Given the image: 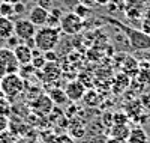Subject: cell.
Segmentation results:
<instances>
[{"instance_id": "1", "label": "cell", "mask_w": 150, "mask_h": 143, "mask_svg": "<svg viewBox=\"0 0 150 143\" xmlns=\"http://www.w3.org/2000/svg\"><path fill=\"white\" fill-rule=\"evenodd\" d=\"M111 26L117 27L125 36L128 38V42L131 45L132 50L135 51H146V50H150V35L144 33L143 30L140 29H134V27H129V26L123 24L122 21H119L117 18H111V17H107L105 18Z\"/></svg>"}, {"instance_id": "2", "label": "cell", "mask_w": 150, "mask_h": 143, "mask_svg": "<svg viewBox=\"0 0 150 143\" xmlns=\"http://www.w3.org/2000/svg\"><path fill=\"white\" fill-rule=\"evenodd\" d=\"M60 27H50V26H42L35 33V44L36 48L41 50L42 53L50 50H54L60 41Z\"/></svg>"}, {"instance_id": "3", "label": "cell", "mask_w": 150, "mask_h": 143, "mask_svg": "<svg viewBox=\"0 0 150 143\" xmlns=\"http://www.w3.org/2000/svg\"><path fill=\"white\" fill-rule=\"evenodd\" d=\"M24 87H26V82L18 74H6L2 77V86H0V94L5 95L8 99H15L18 95L23 94Z\"/></svg>"}, {"instance_id": "4", "label": "cell", "mask_w": 150, "mask_h": 143, "mask_svg": "<svg viewBox=\"0 0 150 143\" xmlns=\"http://www.w3.org/2000/svg\"><path fill=\"white\" fill-rule=\"evenodd\" d=\"M59 27L66 35H78L84 27V20L81 17H78L74 11L63 12V17H62V21H60Z\"/></svg>"}, {"instance_id": "5", "label": "cell", "mask_w": 150, "mask_h": 143, "mask_svg": "<svg viewBox=\"0 0 150 143\" xmlns=\"http://www.w3.org/2000/svg\"><path fill=\"white\" fill-rule=\"evenodd\" d=\"M20 69V63L15 59L14 51L8 47L0 48V77L6 74H15Z\"/></svg>"}, {"instance_id": "6", "label": "cell", "mask_w": 150, "mask_h": 143, "mask_svg": "<svg viewBox=\"0 0 150 143\" xmlns=\"http://www.w3.org/2000/svg\"><path fill=\"white\" fill-rule=\"evenodd\" d=\"M36 30H38V27L29 18H18L17 21H14V35L21 42L33 38Z\"/></svg>"}, {"instance_id": "7", "label": "cell", "mask_w": 150, "mask_h": 143, "mask_svg": "<svg viewBox=\"0 0 150 143\" xmlns=\"http://www.w3.org/2000/svg\"><path fill=\"white\" fill-rule=\"evenodd\" d=\"M36 74L44 80V83H56L62 77V68L56 62H47L45 66L41 71H36Z\"/></svg>"}, {"instance_id": "8", "label": "cell", "mask_w": 150, "mask_h": 143, "mask_svg": "<svg viewBox=\"0 0 150 143\" xmlns=\"http://www.w3.org/2000/svg\"><path fill=\"white\" fill-rule=\"evenodd\" d=\"M65 92H66V97L71 102H78L83 99L84 94H86V86L81 80H71L66 87H65Z\"/></svg>"}, {"instance_id": "9", "label": "cell", "mask_w": 150, "mask_h": 143, "mask_svg": "<svg viewBox=\"0 0 150 143\" xmlns=\"http://www.w3.org/2000/svg\"><path fill=\"white\" fill-rule=\"evenodd\" d=\"M32 109L36 112V113H39V114H48V113H51L53 109H54V104L51 101V98L47 95H39L32 104Z\"/></svg>"}, {"instance_id": "10", "label": "cell", "mask_w": 150, "mask_h": 143, "mask_svg": "<svg viewBox=\"0 0 150 143\" xmlns=\"http://www.w3.org/2000/svg\"><path fill=\"white\" fill-rule=\"evenodd\" d=\"M36 27H42V26L47 24V20H48V11L41 8V6H33L30 11H29V17H27Z\"/></svg>"}, {"instance_id": "11", "label": "cell", "mask_w": 150, "mask_h": 143, "mask_svg": "<svg viewBox=\"0 0 150 143\" xmlns=\"http://www.w3.org/2000/svg\"><path fill=\"white\" fill-rule=\"evenodd\" d=\"M12 51H14L15 59L18 60L20 66L21 65H29L32 62V48L29 45H26L24 42H20Z\"/></svg>"}, {"instance_id": "12", "label": "cell", "mask_w": 150, "mask_h": 143, "mask_svg": "<svg viewBox=\"0 0 150 143\" xmlns=\"http://www.w3.org/2000/svg\"><path fill=\"white\" fill-rule=\"evenodd\" d=\"M149 142H150L149 134H147V131L143 127H134V128H131L126 143H149Z\"/></svg>"}, {"instance_id": "13", "label": "cell", "mask_w": 150, "mask_h": 143, "mask_svg": "<svg viewBox=\"0 0 150 143\" xmlns=\"http://www.w3.org/2000/svg\"><path fill=\"white\" fill-rule=\"evenodd\" d=\"M129 131H131V128H129L128 125L112 124V125L110 127V129H108V134H110V137H112V139L126 142V140H128V136H129Z\"/></svg>"}, {"instance_id": "14", "label": "cell", "mask_w": 150, "mask_h": 143, "mask_svg": "<svg viewBox=\"0 0 150 143\" xmlns=\"http://www.w3.org/2000/svg\"><path fill=\"white\" fill-rule=\"evenodd\" d=\"M14 35V20L0 15V39H8Z\"/></svg>"}, {"instance_id": "15", "label": "cell", "mask_w": 150, "mask_h": 143, "mask_svg": "<svg viewBox=\"0 0 150 143\" xmlns=\"http://www.w3.org/2000/svg\"><path fill=\"white\" fill-rule=\"evenodd\" d=\"M48 97L51 98L53 104H56V106H65V104L69 101L68 97H66V92L65 89L62 87H53L48 90Z\"/></svg>"}, {"instance_id": "16", "label": "cell", "mask_w": 150, "mask_h": 143, "mask_svg": "<svg viewBox=\"0 0 150 143\" xmlns=\"http://www.w3.org/2000/svg\"><path fill=\"white\" fill-rule=\"evenodd\" d=\"M62 17H63V11L53 6L48 11V20H47L45 26H50V27H59L60 21H62Z\"/></svg>"}, {"instance_id": "17", "label": "cell", "mask_w": 150, "mask_h": 143, "mask_svg": "<svg viewBox=\"0 0 150 143\" xmlns=\"http://www.w3.org/2000/svg\"><path fill=\"white\" fill-rule=\"evenodd\" d=\"M125 12L128 17L134 15H141V9H140V2L138 0H131V2H125Z\"/></svg>"}, {"instance_id": "18", "label": "cell", "mask_w": 150, "mask_h": 143, "mask_svg": "<svg viewBox=\"0 0 150 143\" xmlns=\"http://www.w3.org/2000/svg\"><path fill=\"white\" fill-rule=\"evenodd\" d=\"M12 113V104L11 99H8L5 95H0V116L9 118Z\"/></svg>"}, {"instance_id": "19", "label": "cell", "mask_w": 150, "mask_h": 143, "mask_svg": "<svg viewBox=\"0 0 150 143\" xmlns=\"http://www.w3.org/2000/svg\"><path fill=\"white\" fill-rule=\"evenodd\" d=\"M0 15L6 17V18H11V20L14 18V17H17V15H15L14 5L8 3V2H2V3H0Z\"/></svg>"}, {"instance_id": "20", "label": "cell", "mask_w": 150, "mask_h": 143, "mask_svg": "<svg viewBox=\"0 0 150 143\" xmlns=\"http://www.w3.org/2000/svg\"><path fill=\"white\" fill-rule=\"evenodd\" d=\"M129 122V116L125 112H116L112 114V124H119V125H128Z\"/></svg>"}, {"instance_id": "21", "label": "cell", "mask_w": 150, "mask_h": 143, "mask_svg": "<svg viewBox=\"0 0 150 143\" xmlns=\"http://www.w3.org/2000/svg\"><path fill=\"white\" fill-rule=\"evenodd\" d=\"M83 101H84L89 107L96 106L98 101H99V99H98V94H96V92H92V90H89V92L86 90V94H84V97H83Z\"/></svg>"}, {"instance_id": "22", "label": "cell", "mask_w": 150, "mask_h": 143, "mask_svg": "<svg viewBox=\"0 0 150 143\" xmlns=\"http://www.w3.org/2000/svg\"><path fill=\"white\" fill-rule=\"evenodd\" d=\"M90 11H92V8H89V6H86V5H81V3H77V6L74 8V12L77 14L78 17H81L83 20L84 18H87L89 17V14H90Z\"/></svg>"}, {"instance_id": "23", "label": "cell", "mask_w": 150, "mask_h": 143, "mask_svg": "<svg viewBox=\"0 0 150 143\" xmlns=\"http://www.w3.org/2000/svg\"><path fill=\"white\" fill-rule=\"evenodd\" d=\"M45 63H47V60H45L44 54H39V56L32 57V62H30V65H32L36 71H41V69L45 66Z\"/></svg>"}, {"instance_id": "24", "label": "cell", "mask_w": 150, "mask_h": 143, "mask_svg": "<svg viewBox=\"0 0 150 143\" xmlns=\"http://www.w3.org/2000/svg\"><path fill=\"white\" fill-rule=\"evenodd\" d=\"M0 143H14V136H12V133H9L8 129L3 131L0 134Z\"/></svg>"}, {"instance_id": "25", "label": "cell", "mask_w": 150, "mask_h": 143, "mask_svg": "<svg viewBox=\"0 0 150 143\" xmlns=\"http://www.w3.org/2000/svg\"><path fill=\"white\" fill-rule=\"evenodd\" d=\"M6 44H8V45H6L8 48L14 50V48H15V47H17V45L20 44V39H18V38H17L15 35H12V36H9L8 39H6Z\"/></svg>"}, {"instance_id": "26", "label": "cell", "mask_w": 150, "mask_h": 143, "mask_svg": "<svg viewBox=\"0 0 150 143\" xmlns=\"http://www.w3.org/2000/svg\"><path fill=\"white\" fill-rule=\"evenodd\" d=\"M14 9H15V15H23L26 12V5H24V2H17L14 3Z\"/></svg>"}, {"instance_id": "27", "label": "cell", "mask_w": 150, "mask_h": 143, "mask_svg": "<svg viewBox=\"0 0 150 143\" xmlns=\"http://www.w3.org/2000/svg\"><path fill=\"white\" fill-rule=\"evenodd\" d=\"M36 5L47 9V11H50L53 8V0H36Z\"/></svg>"}, {"instance_id": "28", "label": "cell", "mask_w": 150, "mask_h": 143, "mask_svg": "<svg viewBox=\"0 0 150 143\" xmlns=\"http://www.w3.org/2000/svg\"><path fill=\"white\" fill-rule=\"evenodd\" d=\"M44 57H45L47 62H56V60H57V54H56V51H54V50L45 51V53H44Z\"/></svg>"}, {"instance_id": "29", "label": "cell", "mask_w": 150, "mask_h": 143, "mask_svg": "<svg viewBox=\"0 0 150 143\" xmlns=\"http://www.w3.org/2000/svg\"><path fill=\"white\" fill-rule=\"evenodd\" d=\"M9 128V118H5V116H0V134Z\"/></svg>"}, {"instance_id": "30", "label": "cell", "mask_w": 150, "mask_h": 143, "mask_svg": "<svg viewBox=\"0 0 150 143\" xmlns=\"http://www.w3.org/2000/svg\"><path fill=\"white\" fill-rule=\"evenodd\" d=\"M54 143H74V140H72L71 136L63 134V136H59V137L54 140Z\"/></svg>"}, {"instance_id": "31", "label": "cell", "mask_w": 150, "mask_h": 143, "mask_svg": "<svg viewBox=\"0 0 150 143\" xmlns=\"http://www.w3.org/2000/svg\"><path fill=\"white\" fill-rule=\"evenodd\" d=\"M141 24H143V32L150 35V15H147V18H144Z\"/></svg>"}, {"instance_id": "32", "label": "cell", "mask_w": 150, "mask_h": 143, "mask_svg": "<svg viewBox=\"0 0 150 143\" xmlns=\"http://www.w3.org/2000/svg\"><path fill=\"white\" fill-rule=\"evenodd\" d=\"M107 139H104L102 136H93L89 142H86V143H105Z\"/></svg>"}, {"instance_id": "33", "label": "cell", "mask_w": 150, "mask_h": 143, "mask_svg": "<svg viewBox=\"0 0 150 143\" xmlns=\"http://www.w3.org/2000/svg\"><path fill=\"white\" fill-rule=\"evenodd\" d=\"M78 3H81V5H86V6H89V8H92L93 5H95V0H77Z\"/></svg>"}, {"instance_id": "34", "label": "cell", "mask_w": 150, "mask_h": 143, "mask_svg": "<svg viewBox=\"0 0 150 143\" xmlns=\"http://www.w3.org/2000/svg\"><path fill=\"white\" fill-rule=\"evenodd\" d=\"M111 0H95V5H99V6H107Z\"/></svg>"}, {"instance_id": "35", "label": "cell", "mask_w": 150, "mask_h": 143, "mask_svg": "<svg viewBox=\"0 0 150 143\" xmlns=\"http://www.w3.org/2000/svg\"><path fill=\"white\" fill-rule=\"evenodd\" d=\"M105 143H126V142H122V140H117V139H112V137H108L105 140Z\"/></svg>"}, {"instance_id": "36", "label": "cell", "mask_w": 150, "mask_h": 143, "mask_svg": "<svg viewBox=\"0 0 150 143\" xmlns=\"http://www.w3.org/2000/svg\"><path fill=\"white\" fill-rule=\"evenodd\" d=\"M3 2H8V3H12V5H14V3H17V2H21V0H3Z\"/></svg>"}, {"instance_id": "37", "label": "cell", "mask_w": 150, "mask_h": 143, "mask_svg": "<svg viewBox=\"0 0 150 143\" xmlns=\"http://www.w3.org/2000/svg\"><path fill=\"white\" fill-rule=\"evenodd\" d=\"M0 86H2V77H0Z\"/></svg>"}, {"instance_id": "38", "label": "cell", "mask_w": 150, "mask_h": 143, "mask_svg": "<svg viewBox=\"0 0 150 143\" xmlns=\"http://www.w3.org/2000/svg\"><path fill=\"white\" fill-rule=\"evenodd\" d=\"M2 2H3V0H0V3H2Z\"/></svg>"}]
</instances>
